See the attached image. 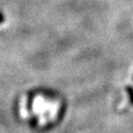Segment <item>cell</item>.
Instances as JSON below:
<instances>
[{
	"label": "cell",
	"mask_w": 133,
	"mask_h": 133,
	"mask_svg": "<svg viewBox=\"0 0 133 133\" xmlns=\"http://www.w3.org/2000/svg\"><path fill=\"white\" fill-rule=\"evenodd\" d=\"M126 92L129 96V100H130V103L131 105H133V88L131 86H126Z\"/></svg>",
	"instance_id": "cell-1"
},
{
	"label": "cell",
	"mask_w": 133,
	"mask_h": 133,
	"mask_svg": "<svg viewBox=\"0 0 133 133\" xmlns=\"http://www.w3.org/2000/svg\"><path fill=\"white\" fill-rule=\"evenodd\" d=\"M4 20H5L4 19V15L0 12V24H1V23H3V22H4Z\"/></svg>",
	"instance_id": "cell-2"
}]
</instances>
